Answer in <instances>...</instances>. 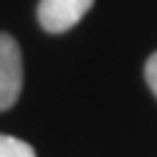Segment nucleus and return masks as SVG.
<instances>
[{
  "instance_id": "3",
  "label": "nucleus",
  "mask_w": 157,
  "mask_h": 157,
  "mask_svg": "<svg viewBox=\"0 0 157 157\" xmlns=\"http://www.w3.org/2000/svg\"><path fill=\"white\" fill-rule=\"evenodd\" d=\"M0 157H37V155L29 142L0 132Z\"/></svg>"
},
{
  "instance_id": "1",
  "label": "nucleus",
  "mask_w": 157,
  "mask_h": 157,
  "mask_svg": "<svg viewBox=\"0 0 157 157\" xmlns=\"http://www.w3.org/2000/svg\"><path fill=\"white\" fill-rule=\"evenodd\" d=\"M22 91V52L15 37L0 32V110L17 103Z\"/></svg>"
},
{
  "instance_id": "2",
  "label": "nucleus",
  "mask_w": 157,
  "mask_h": 157,
  "mask_svg": "<svg viewBox=\"0 0 157 157\" xmlns=\"http://www.w3.org/2000/svg\"><path fill=\"white\" fill-rule=\"evenodd\" d=\"M91 5H93V0H39L37 20H39L42 29H47L52 34H61V32L71 29L91 10Z\"/></svg>"
},
{
  "instance_id": "4",
  "label": "nucleus",
  "mask_w": 157,
  "mask_h": 157,
  "mask_svg": "<svg viewBox=\"0 0 157 157\" xmlns=\"http://www.w3.org/2000/svg\"><path fill=\"white\" fill-rule=\"evenodd\" d=\"M145 81L152 88V93L157 96V52L145 61Z\"/></svg>"
}]
</instances>
